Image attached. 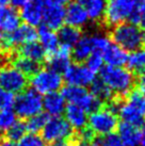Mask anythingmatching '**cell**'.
<instances>
[{"instance_id":"cell-1","label":"cell","mask_w":145,"mask_h":146,"mask_svg":"<svg viewBox=\"0 0 145 146\" xmlns=\"http://www.w3.org/2000/svg\"><path fill=\"white\" fill-rule=\"evenodd\" d=\"M124 123L140 127L145 121V95L133 89L121 99L117 108Z\"/></svg>"},{"instance_id":"cell-2","label":"cell","mask_w":145,"mask_h":146,"mask_svg":"<svg viewBox=\"0 0 145 146\" xmlns=\"http://www.w3.org/2000/svg\"><path fill=\"white\" fill-rule=\"evenodd\" d=\"M100 79L108 85L116 97H125L136 85V78L131 72L121 66H110L100 69Z\"/></svg>"},{"instance_id":"cell-3","label":"cell","mask_w":145,"mask_h":146,"mask_svg":"<svg viewBox=\"0 0 145 146\" xmlns=\"http://www.w3.org/2000/svg\"><path fill=\"white\" fill-rule=\"evenodd\" d=\"M110 38L114 44L120 46L125 51H134L144 47V30L131 23H121L112 27Z\"/></svg>"},{"instance_id":"cell-4","label":"cell","mask_w":145,"mask_h":146,"mask_svg":"<svg viewBox=\"0 0 145 146\" xmlns=\"http://www.w3.org/2000/svg\"><path fill=\"white\" fill-rule=\"evenodd\" d=\"M89 128L92 132L97 135L114 133L118 127V118L115 112L104 105L98 110L91 113L88 119Z\"/></svg>"},{"instance_id":"cell-5","label":"cell","mask_w":145,"mask_h":146,"mask_svg":"<svg viewBox=\"0 0 145 146\" xmlns=\"http://www.w3.org/2000/svg\"><path fill=\"white\" fill-rule=\"evenodd\" d=\"M141 0H107L102 25L114 27L128 19Z\"/></svg>"},{"instance_id":"cell-6","label":"cell","mask_w":145,"mask_h":146,"mask_svg":"<svg viewBox=\"0 0 145 146\" xmlns=\"http://www.w3.org/2000/svg\"><path fill=\"white\" fill-rule=\"evenodd\" d=\"M13 106L15 108V114L21 119H25L42 112L43 98L33 88H27L17 95Z\"/></svg>"},{"instance_id":"cell-7","label":"cell","mask_w":145,"mask_h":146,"mask_svg":"<svg viewBox=\"0 0 145 146\" xmlns=\"http://www.w3.org/2000/svg\"><path fill=\"white\" fill-rule=\"evenodd\" d=\"M61 94L65 100H67L69 104L80 107L86 113H92L104 106V104L98 98H96L82 86L67 85L63 88Z\"/></svg>"},{"instance_id":"cell-8","label":"cell","mask_w":145,"mask_h":146,"mask_svg":"<svg viewBox=\"0 0 145 146\" xmlns=\"http://www.w3.org/2000/svg\"><path fill=\"white\" fill-rule=\"evenodd\" d=\"M29 78L11 62L0 67V88L11 93H20L28 88Z\"/></svg>"},{"instance_id":"cell-9","label":"cell","mask_w":145,"mask_h":146,"mask_svg":"<svg viewBox=\"0 0 145 146\" xmlns=\"http://www.w3.org/2000/svg\"><path fill=\"white\" fill-rule=\"evenodd\" d=\"M32 88L40 94H48L57 92L63 85V78L49 68H42L29 79Z\"/></svg>"},{"instance_id":"cell-10","label":"cell","mask_w":145,"mask_h":146,"mask_svg":"<svg viewBox=\"0 0 145 146\" xmlns=\"http://www.w3.org/2000/svg\"><path fill=\"white\" fill-rule=\"evenodd\" d=\"M72 133L74 129L66 122V119L60 116H53L48 119L42 129V138L49 143L67 140Z\"/></svg>"},{"instance_id":"cell-11","label":"cell","mask_w":145,"mask_h":146,"mask_svg":"<svg viewBox=\"0 0 145 146\" xmlns=\"http://www.w3.org/2000/svg\"><path fill=\"white\" fill-rule=\"evenodd\" d=\"M64 79L69 85L76 86H88L94 81L95 74L91 72L86 66L82 64H69V66L65 69Z\"/></svg>"},{"instance_id":"cell-12","label":"cell","mask_w":145,"mask_h":146,"mask_svg":"<svg viewBox=\"0 0 145 146\" xmlns=\"http://www.w3.org/2000/svg\"><path fill=\"white\" fill-rule=\"evenodd\" d=\"M65 18V9L56 0H49L43 8L42 21L50 30H58L63 26Z\"/></svg>"},{"instance_id":"cell-13","label":"cell","mask_w":145,"mask_h":146,"mask_svg":"<svg viewBox=\"0 0 145 146\" xmlns=\"http://www.w3.org/2000/svg\"><path fill=\"white\" fill-rule=\"evenodd\" d=\"M71 52L72 48L61 45L56 52L46 57L45 62L47 63L49 69L58 74H62L71 64Z\"/></svg>"},{"instance_id":"cell-14","label":"cell","mask_w":145,"mask_h":146,"mask_svg":"<svg viewBox=\"0 0 145 146\" xmlns=\"http://www.w3.org/2000/svg\"><path fill=\"white\" fill-rule=\"evenodd\" d=\"M88 19H89V15L84 7L77 1H71L65 10L64 21H66V24L69 26L80 29L86 24Z\"/></svg>"},{"instance_id":"cell-15","label":"cell","mask_w":145,"mask_h":146,"mask_svg":"<svg viewBox=\"0 0 145 146\" xmlns=\"http://www.w3.org/2000/svg\"><path fill=\"white\" fill-rule=\"evenodd\" d=\"M20 14L13 7L0 5V31L11 33L20 25Z\"/></svg>"},{"instance_id":"cell-16","label":"cell","mask_w":145,"mask_h":146,"mask_svg":"<svg viewBox=\"0 0 145 146\" xmlns=\"http://www.w3.org/2000/svg\"><path fill=\"white\" fill-rule=\"evenodd\" d=\"M64 112L66 122L71 125L72 129L79 131V130L86 127V125H88L86 112L83 109H81L80 107L69 104V105L65 106Z\"/></svg>"},{"instance_id":"cell-17","label":"cell","mask_w":145,"mask_h":146,"mask_svg":"<svg viewBox=\"0 0 145 146\" xmlns=\"http://www.w3.org/2000/svg\"><path fill=\"white\" fill-rule=\"evenodd\" d=\"M14 51L20 57L28 58V59H31L33 61H36L42 64L44 63L45 59H46V52H45L43 46L36 41L20 45L15 48Z\"/></svg>"},{"instance_id":"cell-18","label":"cell","mask_w":145,"mask_h":146,"mask_svg":"<svg viewBox=\"0 0 145 146\" xmlns=\"http://www.w3.org/2000/svg\"><path fill=\"white\" fill-rule=\"evenodd\" d=\"M117 130L120 135L118 139L123 146H138L140 144L142 132L139 130V127L123 122L118 124Z\"/></svg>"},{"instance_id":"cell-19","label":"cell","mask_w":145,"mask_h":146,"mask_svg":"<svg viewBox=\"0 0 145 146\" xmlns=\"http://www.w3.org/2000/svg\"><path fill=\"white\" fill-rule=\"evenodd\" d=\"M11 42L14 45V47L16 48L20 45L29 42H33L37 40V31L33 26H30L28 24L19 25L18 28L15 29L13 32L10 33Z\"/></svg>"},{"instance_id":"cell-20","label":"cell","mask_w":145,"mask_h":146,"mask_svg":"<svg viewBox=\"0 0 145 146\" xmlns=\"http://www.w3.org/2000/svg\"><path fill=\"white\" fill-rule=\"evenodd\" d=\"M10 62L17 69H19L21 73L25 74L29 79L32 77L33 75H35L37 72H40L41 69L43 68V64L42 63L33 61V60L28 59V58L20 57V56L15 53V51L13 52L12 57L10 59Z\"/></svg>"},{"instance_id":"cell-21","label":"cell","mask_w":145,"mask_h":146,"mask_svg":"<svg viewBox=\"0 0 145 146\" xmlns=\"http://www.w3.org/2000/svg\"><path fill=\"white\" fill-rule=\"evenodd\" d=\"M101 54H102L104 62H106L110 66H122L126 64L127 58H128L127 51L113 43H110Z\"/></svg>"},{"instance_id":"cell-22","label":"cell","mask_w":145,"mask_h":146,"mask_svg":"<svg viewBox=\"0 0 145 146\" xmlns=\"http://www.w3.org/2000/svg\"><path fill=\"white\" fill-rule=\"evenodd\" d=\"M20 18L30 26H39L43 17V5L34 0H30L28 3L21 8Z\"/></svg>"},{"instance_id":"cell-23","label":"cell","mask_w":145,"mask_h":146,"mask_svg":"<svg viewBox=\"0 0 145 146\" xmlns=\"http://www.w3.org/2000/svg\"><path fill=\"white\" fill-rule=\"evenodd\" d=\"M43 108L46 113L53 116H59L64 112L65 109V99L62 94L53 92L45 95L43 99Z\"/></svg>"},{"instance_id":"cell-24","label":"cell","mask_w":145,"mask_h":146,"mask_svg":"<svg viewBox=\"0 0 145 146\" xmlns=\"http://www.w3.org/2000/svg\"><path fill=\"white\" fill-rule=\"evenodd\" d=\"M76 1L84 7L89 18L98 24H102L107 0H76Z\"/></svg>"},{"instance_id":"cell-25","label":"cell","mask_w":145,"mask_h":146,"mask_svg":"<svg viewBox=\"0 0 145 146\" xmlns=\"http://www.w3.org/2000/svg\"><path fill=\"white\" fill-rule=\"evenodd\" d=\"M37 35L40 37L41 45L43 46L45 52H46V57L55 53L60 47L58 35L53 32V30L48 29L44 25L40 27L39 31H37Z\"/></svg>"},{"instance_id":"cell-26","label":"cell","mask_w":145,"mask_h":146,"mask_svg":"<svg viewBox=\"0 0 145 146\" xmlns=\"http://www.w3.org/2000/svg\"><path fill=\"white\" fill-rule=\"evenodd\" d=\"M93 52V46L91 36H83L77 42L76 45L72 48L71 58L77 64H81L82 62L86 61L90 54Z\"/></svg>"},{"instance_id":"cell-27","label":"cell","mask_w":145,"mask_h":146,"mask_svg":"<svg viewBox=\"0 0 145 146\" xmlns=\"http://www.w3.org/2000/svg\"><path fill=\"white\" fill-rule=\"evenodd\" d=\"M128 70L133 76L141 77L145 75V48H140L130 53L127 58Z\"/></svg>"},{"instance_id":"cell-28","label":"cell","mask_w":145,"mask_h":146,"mask_svg":"<svg viewBox=\"0 0 145 146\" xmlns=\"http://www.w3.org/2000/svg\"><path fill=\"white\" fill-rule=\"evenodd\" d=\"M58 38L61 45L72 48L76 43L81 38V30L79 28H75L72 26H62L58 29Z\"/></svg>"},{"instance_id":"cell-29","label":"cell","mask_w":145,"mask_h":146,"mask_svg":"<svg viewBox=\"0 0 145 146\" xmlns=\"http://www.w3.org/2000/svg\"><path fill=\"white\" fill-rule=\"evenodd\" d=\"M91 94L98 98L102 104H108L116 97L114 93L108 88V85L101 80L100 78H95L94 81L91 83Z\"/></svg>"},{"instance_id":"cell-30","label":"cell","mask_w":145,"mask_h":146,"mask_svg":"<svg viewBox=\"0 0 145 146\" xmlns=\"http://www.w3.org/2000/svg\"><path fill=\"white\" fill-rule=\"evenodd\" d=\"M48 119V114L43 113V112H40V113L29 117L26 122L27 131H29L30 133H37L39 131L43 129V127L45 126V124L47 123Z\"/></svg>"},{"instance_id":"cell-31","label":"cell","mask_w":145,"mask_h":146,"mask_svg":"<svg viewBox=\"0 0 145 146\" xmlns=\"http://www.w3.org/2000/svg\"><path fill=\"white\" fill-rule=\"evenodd\" d=\"M26 131H27L26 122L23 119H19V121H16L14 123L1 137L8 139V140H11V141H14V142H17L24 137Z\"/></svg>"},{"instance_id":"cell-32","label":"cell","mask_w":145,"mask_h":146,"mask_svg":"<svg viewBox=\"0 0 145 146\" xmlns=\"http://www.w3.org/2000/svg\"><path fill=\"white\" fill-rule=\"evenodd\" d=\"M91 146H123L118 137L115 134H106V135H97L95 134L90 142Z\"/></svg>"},{"instance_id":"cell-33","label":"cell","mask_w":145,"mask_h":146,"mask_svg":"<svg viewBox=\"0 0 145 146\" xmlns=\"http://www.w3.org/2000/svg\"><path fill=\"white\" fill-rule=\"evenodd\" d=\"M130 23L145 30V0H141L136 10L129 16Z\"/></svg>"},{"instance_id":"cell-34","label":"cell","mask_w":145,"mask_h":146,"mask_svg":"<svg viewBox=\"0 0 145 146\" xmlns=\"http://www.w3.org/2000/svg\"><path fill=\"white\" fill-rule=\"evenodd\" d=\"M16 122V114L11 108L0 110V132L2 134Z\"/></svg>"},{"instance_id":"cell-35","label":"cell","mask_w":145,"mask_h":146,"mask_svg":"<svg viewBox=\"0 0 145 146\" xmlns=\"http://www.w3.org/2000/svg\"><path fill=\"white\" fill-rule=\"evenodd\" d=\"M102 65H104V59L101 52L93 51L90 54V57L86 59V67L94 74L99 72L102 68Z\"/></svg>"},{"instance_id":"cell-36","label":"cell","mask_w":145,"mask_h":146,"mask_svg":"<svg viewBox=\"0 0 145 146\" xmlns=\"http://www.w3.org/2000/svg\"><path fill=\"white\" fill-rule=\"evenodd\" d=\"M19 141V146H46L44 139L37 133L26 134Z\"/></svg>"},{"instance_id":"cell-37","label":"cell","mask_w":145,"mask_h":146,"mask_svg":"<svg viewBox=\"0 0 145 146\" xmlns=\"http://www.w3.org/2000/svg\"><path fill=\"white\" fill-rule=\"evenodd\" d=\"M14 99L15 97L13 93L0 88V110L11 108L14 104Z\"/></svg>"},{"instance_id":"cell-38","label":"cell","mask_w":145,"mask_h":146,"mask_svg":"<svg viewBox=\"0 0 145 146\" xmlns=\"http://www.w3.org/2000/svg\"><path fill=\"white\" fill-rule=\"evenodd\" d=\"M91 41H92L93 51H98V52H101V53L108 47V45L111 43L107 37L99 36V35L91 36Z\"/></svg>"},{"instance_id":"cell-39","label":"cell","mask_w":145,"mask_h":146,"mask_svg":"<svg viewBox=\"0 0 145 146\" xmlns=\"http://www.w3.org/2000/svg\"><path fill=\"white\" fill-rule=\"evenodd\" d=\"M29 1H30V0H10V2H11V4H12V7L15 9L24 8Z\"/></svg>"},{"instance_id":"cell-40","label":"cell","mask_w":145,"mask_h":146,"mask_svg":"<svg viewBox=\"0 0 145 146\" xmlns=\"http://www.w3.org/2000/svg\"><path fill=\"white\" fill-rule=\"evenodd\" d=\"M136 83H137V86H138V89H137L138 91L141 92L143 95H145V75L139 78V80H138Z\"/></svg>"},{"instance_id":"cell-41","label":"cell","mask_w":145,"mask_h":146,"mask_svg":"<svg viewBox=\"0 0 145 146\" xmlns=\"http://www.w3.org/2000/svg\"><path fill=\"white\" fill-rule=\"evenodd\" d=\"M0 146H19V145L16 142L8 140V139H5L0 135Z\"/></svg>"},{"instance_id":"cell-42","label":"cell","mask_w":145,"mask_h":146,"mask_svg":"<svg viewBox=\"0 0 145 146\" xmlns=\"http://www.w3.org/2000/svg\"><path fill=\"white\" fill-rule=\"evenodd\" d=\"M49 146H69V145L66 140H62V141H56V142H53Z\"/></svg>"},{"instance_id":"cell-43","label":"cell","mask_w":145,"mask_h":146,"mask_svg":"<svg viewBox=\"0 0 145 146\" xmlns=\"http://www.w3.org/2000/svg\"><path fill=\"white\" fill-rule=\"evenodd\" d=\"M140 143H141V146H145V128H143V132L141 134V141H140Z\"/></svg>"},{"instance_id":"cell-44","label":"cell","mask_w":145,"mask_h":146,"mask_svg":"<svg viewBox=\"0 0 145 146\" xmlns=\"http://www.w3.org/2000/svg\"><path fill=\"white\" fill-rule=\"evenodd\" d=\"M7 62H10V61H9L7 58H4L3 56H1V54H0V67H1L3 64H5Z\"/></svg>"},{"instance_id":"cell-45","label":"cell","mask_w":145,"mask_h":146,"mask_svg":"<svg viewBox=\"0 0 145 146\" xmlns=\"http://www.w3.org/2000/svg\"><path fill=\"white\" fill-rule=\"evenodd\" d=\"M57 2H59V3L63 4V3H67V2H71L72 0H56Z\"/></svg>"},{"instance_id":"cell-46","label":"cell","mask_w":145,"mask_h":146,"mask_svg":"<svg viewBox=\"0 0 145 146\" xmlns=\"http://www.w3.org/2000/svg\"><path fill=\"white\" fill-rule=\"evenodd\" d=\"M9 2V0H0V5H5Z\"/></svg>"},{"instance_id":"cell-47","label":"cell","mask_w":145,"mask_h":146,"mask_svg":"<svg viewBox=\"0 0 145 146\" xmlns=\"http://www.w3.org/2000/svg\"><path fill=\"white\" fill-rule=\"evenodd\" d=\"M144 34H145V33H144Z\"/></svg>"}]
</instances>
